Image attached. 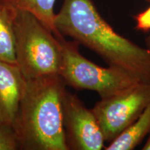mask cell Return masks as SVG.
<instances>
[{
	"instance_id": "1",
	"label": "cell",
	"mask_w": 150,
	"mask_h": 150,
	"mask_svg": "<svg viewBox=\"0 0 150 150\" xmlns=\"http://www.w3.org/2000/svg\"><path fill=\"white\" fill-rule=\"evenodd\" d=\"M54 23L63 35L72 38L100 56L108 66L150 81V50L116 32L99 14L93 0H63Z\"/></svg>"
},
{
	"instance_id": "2",
	"label": "cell",
	"mask_w": 150,
	"mask_h": 150,
	"mask_svg": "<svg viewBox=\"0 0 150 150\" xmlns=\"http://www.w3.org/2000/svg\"><path fill=\"white\" fill-rule=\"evenodd\" d=\"M65 86L60 75L26 79L15 128L20 147L70 149L63 122Z\"/></svg>"
},
{
	"instance_id": "3",
	"label": "cell",
	"mask_w": 150,
	"mask_h": 150,
	"mask_svg": "<svg viewBox=\"0 0 150 150\" xmlns=\"http://www.w3.org/2000/svg\"><path fill=\"white\" fill-rule=\"evenodd\" d=\"M16 64L26 79L60 75L62 52L59 38L29 12L16 10Z\"/></svg>"
},
{
	"instance_id": "4",
	"label": "cell",
	"mask_w": 150,
	"mask_h": 150,
	"mask_svg": "<svg viewBox=\"0 0 150 150\" xmlns=\"http://www.w3.org/2000/svg\"><path fill=\"white\" fill-rule=\"evenodd\" d=\"M59 39L62 52L60 76L65 85L95 91L104 98L143 82L126 71L95 64L80 54L75 43L67 42L63 37Z\"/></svg>"
},
{
	"instance_id": "5",
	"label": "cell",
	"mask_w": 150,
	"mask_h": 150,
	"mask_svg": "<svg viewBox=\"0 0 150 150\" xmlns=\"http://www.w3.org/2000/svg\"><path fill=\"white\" fill-rule=\"evenodd\" d=\"M150 102V81H143L127 91L101 98L93 111L104 136L110 143L137 120Z\"/></svg>"
},
{
	"instance_id": "6",
	"label": "cell",
	"mask_w": 150,
	"mask_h": 150,
	"mask_svg": "<svg viewBox=\"0 0 150 150\" xmlns=\"http://www.w3.org/2000/svg\"><path fill=\"white\" fill-rule=\"evenodd\" d=\"M63 122L69 149L102 150L104 138L93 110L76 95L65 90L63 97Z\"/></svg>"
},
{
	"instance_id": "7",
	"label": "cell",
	"mask_w": 150,
	"mask_h": 150,
	"mask_svg": "<svg viewBox=\"0 0 150 150\" xmlns=\"http://www.w3.org/2000/svg\"><path fill=\"white\" fill-rule=\"evenodd\" d=\"M25 85L17 64L0 60V124L14 130Z\"/></svg>"
},
{
	"instance_id": "8",
	"label": "cell",
	"mask_w": 150,
	"mask_h": 150,
	"mask_svg": "<svg viewBox=\"0 0 150 150\" xmlns=\"http://www.w3.org/2000/svg\"><path fill=\"white\" fill-rule=\"evenodd\" d=\"M150 134V102L145 109L128 128L108 145L106 150H132Z\"/></svg>"
},
{
	"instance_id": "9",
	"label": "cell",
	"mask_w": 150,
	"mask_h": 150,
	"mask_svg": "<svg viewBox=\"0 0 150 150\" xmlns=\"http://www.w3.org/2000/svg\"><path fill=\"white\" fill-rule=\"evenodd\" d=\"M1 2L18 11H27L34 16L41 23L54 33L57 38L63 35L56 29L54 11L56 0H0Z\"/></svg>"
},
{
	"instance_id": "10",
	"label": "cell",
	"mask_w": 150,
	"mask_h": 150,
	"mask_svg": "<svg viewBox=\"0 0 150 150\" xmlns=\"http://www.w3.org/2000/svg\"><path fill=\"white\" fill-rule=\"evenodd\" d=\"M16 9L0 1V60L16 64L14 18Z\"/></svg>"
},
{
	"instance_id": "11",
	"label": "cell",
	"mask_w": 150,
	"mask_h": 150,
	"mask_svg": "<svg viewBox=\"0 0 150 150\" xmlns=\"http://www.w3.org/2000/svg\"><path fill=\"white\" fill-rule=\"evenodd\" d=\"M20 143L13 129L0 124V150H15Z\"/></svg>"
},
{
	"instance_id": "12",
	"label": "cell",
	"mask_w": 150,
	"mask_h": 150,
	"mask_svg": "<svg viewBox=\"0 0 150 150\" xmlns=\"http://www.w3.org/2000/svg\"><path fill=\"white\" fill-rule=\"evenodd\" d=\"M136 29L140 31L148 32L150 31V6L145 11L135 16Z\"/></svg>"
},
{
	"instance_id": "13",
	"label": "cell",
	"mask_w": 150,
	"mask_h": 150,
	"mask_svg": "<svg viewBox=\"0 0 150 150\" xmlns=\"http://www.w3.org/2000/svg\"><path fill=\"white\" fill-rule=\"evenodd\" d=\"M142 150H150V134H149L148 138L146 141V143L144 145L143 147L142 148Z\"/></svg>"
},
{
	"instance_id": "14",
	"label": "cell",
	"mask_w": 150,
	"mask_h": 150,
	"mask_svg": "<svg viewBox=\"0 0 150 150\" xmlns=\"http://www.w3.org/2000/svg\"><path fill=\"white\" fill-rule=\"evenodd\" d=\"M145 43L146 47H147L149 50H150V34L145 38Z\"/></svg>"
},
{
	"instance_id": "15",
	"label": "cell",
	"mask_w": 150,
	"mask_h": 150,
	"mask_svg": "<svg viewBox=\"0 0 150 150\" xmlns=\"http://www.w3.org/2000/svg\"><path fill=\"white\" fill-rule=\"evenodd\" d=\"M146 1H147V2H149V3H150V0H145Z\"/></svg>"
}]
</instances>
